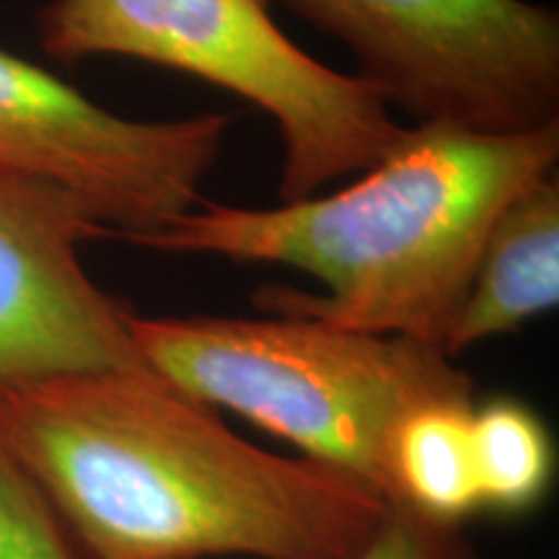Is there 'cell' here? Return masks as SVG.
I'll use <instances>...</instances> for the list:
<instances>
[{"instance_id":"1","label":"cell","mask_w":559,"mask_h":559,"mask_svg":"<svg viewBox=\"0 0 559 559\" xmlns=\"http://www.w3.org/2000/svg\"><path fill=\"white\" fill-rule=\"evenodd\" d=\"M0 451L88 559H353L391 510L145 366L0 383Z\"/></svg>"},{"instance_id":"2","label":"cell","mask_w":559,"mask_h":559,"mask_svg":"<svg viewBox=\"0 0 559 559\" xmlns=\"http://www.w3.org/2000/svg\"><path fill=\"white\" fill-rule=\"evenodd\" d=\"M557 158L559 120L526 132L419 122L340 192L277 207L202 200L132 243L309 272L324 296L264 285L254 306L443 349L495 218Z\"/></svg>"},{"instance_id":"3","label":"cell","mask_w":559,"mask_h":559,"mask_svg":"<svg viewBox=\"0 0 559 559\" xmlns=\"http://www.w3.org/2000/svg\"><path fill=\"white\" fill-rule=\"evenodd\" d=\"M145 368L210 409H230L300 456L332 466L391 506L389 443L409 412L474 400V381L440 347L304 317H140Z\"/></svg>"},{"instance_id":"4","label":"cell","mask_w":559,"mask_h":559,"mask_svg":"<svg viewBox=\"0 0 559 559\" xmlns=\"http://www.w3.org/2000/svg\"><path fill=\"white\" fill-rule=\"evenodd\" d=\"M37 32L52 60L151 62L254 104L283 145L280 202L366 171L404 132L368 81L326 68L285 37L272 0H50Z\"/></svg>"},{"instance_id":"5","label":"cell","mask_w":559,"mask_h":559,"mask_svg":"<svg viewBox=\"0 0 559 559\" xmlns=\"http://www.w3.org/2000/svg\"><path fill=\"white\" fill-rule=\"evenodd\" d=\"M353 52L419 122L526 132L559 120V16L528 0H280Z\"/></svg>"},{"instance_id":"6","label":"cell","mask_w":559,"mask_h":559,"mask_svg":"<svg viewBox=\"0 0 559 559\" xmlns=\"http://www.w3.org/2000/svg\"><path fill=\"white\" fill-rule=\"evenodd\" d=\"M230 122L223 111L130 120L0 50V174L75 194L109 241L132 243L198 207Z\"/></svg>"},{"instance_id":"7","label":"cell","mask_w":559,"mask_h":559,"mask_svg":"<svg viewBox=\"0 0 559 559\" xmlns=\"http://www.w3.org/2000/svg\"><path fill=\"white\" fill-rule=\"evenodd\" d=\"M86 241L109 230L75 194L0 174V383L143 366L132 311L83 270Z\"/></svg>"},{"instance_id":"8","label":"cell","mask_w":559,"mask_h":559,"mask_svg":"<svg viewBox=\"0 0 559 559\" xmlns=\"http://www.w3.org/2000/svg\"><path fill=\"white\" fill-rule=\"evenodd\" d=\"M559 304L557 171L515 194L489 228L443 353L510 334Z\"/></svg>"},{"instance_id":"9","label":"cell","mask_w":559,"mask_h":559,"mask_svg":"<svg viewBox=\"0 0 559 559\" xmlns=\"http://www.w3.org/2000/svg\"><path fill=\"white\" fill-rule=\"evenodd\" d=\"M472 407L474 400L432 402L396 425L389 443L391 506L461 528L479 513Z\"/></svg>"},{"instance_id":"10","label":"cell","mask_w":559,"mask_h":559,"mask_svg":"<svg viewBox=\"0 0 559 559\" xmlns=\"http://www.w3.org/2000/svg\"><path fill=\"white\" fill-rule=\"evenodd\" d=\"M472 459L479 510L515 519L547 500L557 449L539 412L508 394L472 407Z\"/></svg>"},{"instance_id":"11","label":"cell","mask_w":559,"mask_h":559,"mask_svg":"<svg viewBox=\"0 0 559 559\" xmlns=\"http://www.w3.org/2000/svg\"><path fill=\"white\" fill-rule=\"evenodd\" d=\"M0 559H88L32 479L0 451Z\"/></svg>"},{"instance_id":"12","label":"cell","mask_w":559,"mask_h":559,"mask_svg":"<svg viewBox=\"0 0 559 559\" xmlns=\"http://www.w3.org/2000/svg\"><path fill=\"white\" fill-rule=\"evenodd\" d=\"M353 559H479L461 526L432 523L407 508L391 506L379 534Z\"/></svg>"}]
</instances>
